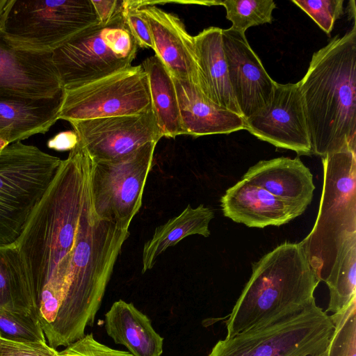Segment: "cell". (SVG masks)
<instances>
[{
    "label": "cell",
    "mask_w": 356,
    "mask_h": 356,
    "mask_svg": "<svg viewBox=\"0 0 356 356\" xmlns=\"http://www.w3.org/2000/svg\"><path fill=\"white\" fill-rule=\"evenodd\" d=\"M94 161L80 143L62 160L14 243L33 313L62 344L92 326L129 229L94 207Z\"/></svg>",
    "instance_id": "obj_1"
},
{
    "label": "cell",
    "mask_w": 356,
    "mask_h": 356,
    "mask_svg": "<svg viewBox=\"0 0 356 356\" xmlns=\"http://www.w3.org/2000/svg\"><path fill=\"white\" fill-rule=\"evenodd\" d=\"M312 154L356 149V26L314 53L298 82Z\"/></svg>",
    "instance_id": "obj_2"
},
{
    "label": "cell",
    "mask_w": 356,
    "mask_h": 356,
    "mask_svg": "<svg viewBox=\"0 0 356 356\" xmlns=\"http://www.w3.org/2000/svg\"><path fill=\"white\" fill-rule=\"evenodd\" d=\"M323 186L310 233L300 242L320 282L347 287L356 282V152L322 158Z\"/></svg>",
    "instance_id": "obj_3"
},
{
    "label": "cell",
    "mask_w": 356,
    "mask_h": 356,
    "mask_svg": "<svg viewBox=\"0 0 356 356\" xmlns=\"http://www.w3.org/2000/svg\"><path fill=\"white\" fill-rule=\"evenodd\" d=\"M319 282L300 242L277 245L252 264V275L225 322L226 337L291 317L315 305Z\"/></svg>",
    "instance_id": "obj_4"
},
{
    "label": "cell",
    "mask_w": 356,
    "mask_h": 356,
    "mask_svg": "<svg viewBox=\"0 0 356 356\" xmlns=\"http://www.w3.org/2000/svg\"><path fill=\"white\" fill-rule=\"evenodd\" d=\"M62 159L17 142L0 152V246L14 244Z\"/></svg>",
    "instance_id": "obj_5"
},
{
    "label": "cell",
    "mask_w": 356,
    "mask_h": 356,
    "mask_svg": "<svg viewBox=\"0 0 356 356\" xmlns=\"http://www.w3.org/2000/svg\"><path fill=\"white\" fill-rule=\"evenodd\" d=\"M138 45L122 11L108 24L90 26L52 52L63 90L72 89L131 66Z\"/></svg>",
    "instance_id": "obj_6"
},
{
    "label": "cell",
    "mask_w": 356,
    "mask_h": 356,
    "mask_svg": "<svg viewBox=\"0 0 356 356\" xmlns=\"http://www.w3.org/2000/svg\"><path fill=\"white\" fill-rule=\"evenodd\" d=\"M99 24L91 0H12L0 30L21 47L53 52L79 33Z\"/></svg>",
    "instance_id": "obj_7"
},
{
    "label": "cell",
    "mask_w": 356,
    "mask_h": 356,
    "mask_svg": "<svg viewBox=\"0 0 356 356\" xmlns=\"http://www.w3.org/2000/svg\"><path fill=\"white\" fill-rule=\"evenodd\" d=\"M334 325L311 306L291 317L219 340L208 356H316L327 350Z\"/></svg>",
    "instance_id": "obj_8"
},
{
    "label": "cell",
    "mask_w": 356,
    "mask_h": 356,
    "mask_svg": "<svg viewBox=\"0 0 356 356\" xmlns=\"http://www.w3.org/2000/svg\"><path fill=\"white\" fill-rule=\"evenodd\" d=\"M157 143H147L118 159L94 161L92 192L95 210L100 218L129 229L142 206Z\"/></svg>",
    "instance_id": "obj_9"
},
{
    "label": "cell",
    "mask_w": 356,
    "mask_h": 356,
    "mask_svg": "<svg viewBox=\"0 0 356 356\" xmlns=\"http://www.w3.org/2000/svg\"><path fill=\"white\" fill-rule=\"evenodd\" d=\"M152 108L147 74L130 66L84 85L63 90L58 119L66 121L131 115Z\"/></svg>",
    "instance_id": "obj_10"
},
{
    "label": "cell",
    "mask_w": 356,
    "mask_h": 356,
    "mask_svg": "<svg viewBox=\"0 0 356 356\" xmlns=\"http://www.w3.org/2000/svg\"><path fill=\"white\" fill-rule=\"evenodd\" d=\"M79 142L94 161L122 158L163 137L152 109L136 115L70 120Z\"/></svg>",
    "instance_id": "obj_11"
},
{
    "label": "cell",
    "mask_w": 356,
    "mask_h": 356,
    "mask_svg": "<svg viewBox=\"0 0 356 356\" xmlns=\"http://www.w3.org/2000/svg\"><path fill=\"white\" fill-rule=\"evenodd\" d=\"M245 129L276 147L298 155L312 154L298 83H275L273 94L258 112L245 119Z\"/></svg>",
    "instance_id": "obj_12"
},
{
    "label": "cell",
    "mask_w": 356,
    "mask_h": 356,
    "mask_svg": "<svg viewBox=\"0 0 356 356\" xmlns=\"http://www.w3.org/2000/svg\"><path fill=\"white\" fill-rule=\"evenodd\" d=\"M63 90L52 52L21 47L0 30V97L42 99Z\"/></svg>",
    "instance_id": "obj_13"
},
{
    "label": "cell",
    "mask_w": 356,
    "mask_h": 356,
    "mask_svg": "<svg viewBox=\"0 0 356 356\" xmlns=\"http://www.w3.org/2000/svg\"><path fill=\"white\" fill-rule=\"evenodd\" d=\"M222 47L230 86L241 115L247 119L270 99L275 81L249 44L245 33L222 29Z\"/></svg>",
    "instance_id": "obj_14"
},
{
    "label": "cell",
    "mask_w": 356,
    "mask_h": 356,
    "mask_svg": "<svg viewBox=\"0 0 356 356\" xmlns=\"http://www.w3.org/2000/svg\"><path fill=\"white\" fill-rule=\"evenodd\" d=\"M139 10L149 24L156 56L173 77L189 81L200 88L194 37L181 19L151 1H140Z\"/></svg>",
    "instance_id": "obj_15"
},
{
    "label": "cell",
    "mask_w": 356,
    "mask_h": 356,
    "mask_svg": "<svg viewBox=\"0 0 356 356\" xmlns=\"http://www.w3.org/2000/svg\"><path fill=\"white\" fill-rule=\"evenodd\" d=\"M225 216L249 227L280 226L302 214V204L282 200L265 189L242 179L220 198Z\"/></svg>",
    "instance_id": "obj_16"
},
{
    "label": "cell",
    "mask_w": 356,
    "mask_h": 356,
    "mask_svg": "<svg viewBox=\"0 0 356 356\" xmlns=\"http://www.w3.org/2000/svg\"><path fill=\"white\" fill-rule=\"evenodd\" d=\"M173 80L185 135L198 137L245 129L241 115L211 102L193 83L175 77Z\"/></svg>",
    "instance_id": "obj_17"
},
{
    "label": "cell",
    "mask_w": 356,
    "mask_h": 356,
    "mask_svg": "<svg viewBox=\"0 0 356 356\" xmlns=\"http://www.w3.org/2000/svg\"><path fill=\"white\" fill-rule=\"evenodd\" d=\"M63 90L53 97H0V137L9 144L47 133L59 120Z\"/></svg>",
    "instance_id": "obj_18"
},
{
    "label": "cell",
    "mask_w": 356,
    "mask_h": 356,
    "mask_svg": "<svg viewBox=\"0 0 356 356\" xmlns=\"http://www.w3.org/2000/svg\"><path fill=\"white\" fill-rule=\"evenodd\" d=\"M243 179L278 198L307 207L315 189L312 174L299 157L260 161L248 169Z\"/></svg>",
    "instance_id": "obj_19"
},
{
    "label": "cell",
    "mask_w": 356,
    "mask_h": 356,
    "mask_svg": "<svg viewBox=\"0 0 356 356\" xmlns=\"http://www.w3.org/2000/svg\"><path fill=\"white\" fill-rule=\"evenodd\" d=\"M193 37L200 90L213 103L241 115L229 81L222 29L211 26Z\"/></svg>",
    "instance_id": "obj_20"
},
{
    "label": "cell",
    "mask_w": 356,
    "mask_h": 356,
    "mask_svg": "<svg viewBox=\"0 0 356 356\" xmlns=\"http://www.w3.org/2000/svg\"><path fill=\"white\" fill-rule=\"evenodd\" d=\"M105 329L115 343L124 346L134 356H160L163 353V338L131 302H114L105 314Z\"/></svg>",
    "instance_id": "obj_21"
},
{
    "label": "cell",
    "mask_w": 356,
    "mask_h": 356,
    "mask_svg": "<svg viewBox=\"0 0 356 356\" xmlns=\"http://www.w3.org/2000/svg\"><path fill=\"white\" fill-rule=\"evenodd\" d=\"M213 217V211L209 207L200 204L193 208L188 204L177 216L157 227L152 237L143 246L142 273L150 270L157 257L167 248L184 238L193 234L209 236V225Z\"/></svg>",
    "instance_id": "obj_22"
},
{
    "label": "cell",
    "mask_w": 356,
    "mask_h": 356,
    "mask_svg": "<svg viewBox=\"0 0 356 356\" xmlns=\"http://www.w3.org/2000/svg\"><path fill=\"white\" fill-rule=\"evenodd\" d=\"M141 65L147 76L152 109L163 137L185 135L172 74L156 55Z\"/></svg>",
    "instance_id": "obj_23"
},
{
    "label": "cell",
    "mask_w": 356,
    "mask_h": 356,
    "mask_svg": "<svg viewBox=\"0 0 356 356\" xmlns=\"http://www.w3.org/2000/svg\"><path fill=\"white\" fill-rule=\"evenodd\" d=\"M0 307L34 315L22 263L14 244L0 246Z\"/></svg>",
    "instance_id": "obj_24"
},
{
    "label": "cell",
    "mask_w": 356,
    "mask_h": 356,
    "mask_svg": "<svg viewBox=\"0 0 356 356\" xmlns=\"http://www.w3.org/2000/svg\"><path fill=\"white\" fill-rule=\"evenodd\" d=\"M213 5L223 6L232 23L230 29L243 33L251 26L272 23L276 8L273 0H225L213 1Z\"/></svg>",
    "instance_id": "obj_25"
},
{
    "label": "cell",
    "mask_w": 356,
    "mask_h": 356,
    "mask_svg": "<svg viewBox=\"0 0 356 356\" xmlns=\"http://www.w3.org/2000/svg\"><path fill=\"white\" fill-rule=\"evenodd\" d=\"M330 318L334 328L327 346V356H356V298Z\"/></svg>",
    "instance_id": "obj_26"
},
{
    "label": "cell",
    "mask_w": 356,
    "mask_h": 356,
    "mask_svg": "<svg viewBox=\"0 0 356 356\" xmlns=\"http://www.w3.org/2000/svg\"><path fill=\"white\" fill-rule=\"evenodd\" d=\"M0 334L13 340L47 341L38 317L1 307Z\"/></svg>",
    "instance_id": "obj_27"
},
{
    "label": "cell",
    "mask_w": 356,
    "mask_h": 356,
    "mask_svg": "<svg viewBox=\"0 0 356 356\" xmlns=\"http://www.w3.org/2000/svg\"><path fill=\"white\" fill-rule=\"evenodd\" d=\"M327 35L343 13V0H292Z\"/></svg>",
    "instance_id": "obj_28"
},
{
    "label": "cell",
    "mask_w": 356,
    "mask_h": 356,
    "mask_svg": "<svg viewBox=\"0 0 356 356\" xmlns=\"http://www.w3.org/2000/svg\"><path fill=\"white\" fill-rule=\"evenodd\" d=\"M139 8L140 1L124 0L122 6L124 19L138 47L153 49L149 24Z\"/></svg>",
    "instance_id": "obj_29"
},
{
    "label": "cell",
    "mask_w": 356,
    "mask_h": 356,
    "mask_svg": "<svg viewBox=\"0 0 356 356\" xmlns=\"http://www.w3.org/2000/svg\"><path fill=\"white\" fill-rule=\"evenodd\" d=\"M0 356H60L47 341H18L0 334Z\"/></svg>",
    "instance_id": "obj_30"
},
{
    "label": "cell",
    "mask_w": 356,
    "mask_h": 356,
    "mask_svg": "<svg viewBox=\"0 0 356 356\" xmlns=\"http://www.w3.org/2000/svg\"><path fill=\"white\" fill-rule=\"evenodd\" d=\"M60 356H134L129 351L111 348L95 339L92 333L66 346Z\"/></svg>",
    "instance_id": "obj_31"
},
{
    "label": "cell",
    "mask_w": 356,
    "mask_h": 356,
    "mask_svg": "<svg viewBox=\"0 0 356 356\" xmlns=\"http://www.w3.org/2000/svg\"><path fill=\"white\" fill-rule=\"evenodd\" d=\"M123 1L91 0L99 23L105 25L120 13L122 11Z\"/></svg>",
    "instance_id": "obj_32"
},
{
    "label": "cell",
    "mask_w": 356,
    "mask_h": 356,
    "mask_svg": "<svg viewBox=\"0 0 356 356\" xmlns=\"http://www.w3.org/2000/svg\"><path fill=\"white\" fill-rule=\"evenodd\" d=\"M79 143V138L74 130L61 131L49 138L48 148L57 152L71 151Z\"/></svg>",
    "instance_id": "obj_33"
},
{
    "label": "cell",
    "mask_w": 356,
    "mask_h": 356,
    "mask_svg": "<svg viewBox=\"0 0 356 356\" xmlns=\"http://www.w3.org/2000/svg\"><path fill=\"white\" fill-rule=\"evenodd\" d=\"M10 144L3 138L0 137V152H1L4 148H6Z\"/></svg>",
    "instance_id": "obj_34"
},
{
    "label": "cell",
    "mask_w": 356,
    "mask_h": 356,
    "mask_svg": "<svg viewBox=\"0 0 356 356\" xmlns=\"http://www.w3.org/2000/svg\"><path fill=\"white\" fill-rule=\"evenodd\" d=\"M316 356H327V348L323 353H322Z\"/></svg>",
    "instance_id": "obj_35"
}]
</instances>
